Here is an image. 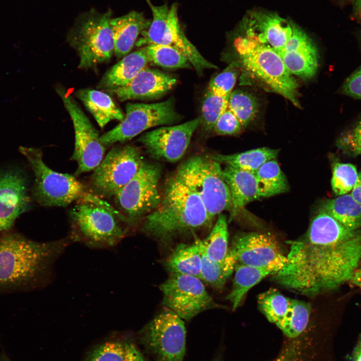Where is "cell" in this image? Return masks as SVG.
<instances>
[{"label": "cell", "instance_id": "obj_1", "mask_svg": "<svg viewBox=\"0 0 361 361\" xmlns=\"http://www.w3.org/2000/svg\"><path fill=\"white\" fill-rule=\"evenodd\" d=\"M71 240L39 242L17 233L0 236V291L34 289L44 285L52 266Z\"/></svg>", "mask_w": 361, "mask_h": 361}, {"label": "cell", "instance_id": "obj_2", "mask_svg": "<svg viewBox=\"0 0 361 361\" xmlns=\"http://www.w3.org/2000/svg\"><path fill=\"white\" fill-rule=\"evenodd\" d=\"M143 220L142 232L163 244L193 235L212 224L200 198L174 173L166 181L158 206Z\"/></svg>", "mask_w": 361, "mask_h": 361}, {"label": "cell", "instance_id": "obj_3", "mask_svg": "<svg viewBox=\"0 0 361 361\" xmlns=\"http://www.w3.org/2000/svg\"><path fill=\"white\" fill-rule=\"evenodd\" d=\"M70 214L71 241L91 248L113 247L127 233L124 224H127L121 214L94 194L88 193L77 201Z\"/></svg>", "mask_w": 361, "mask_h": 361}, {"label": "cell", "instance_id": "obj_4", "mask_svg": "<svg viewBox=\"0 0 361 361\" xmlns=\"http://www.w3.org/2000/svg\"><path fill=\"white\" fill-rule=\"evenodd\" d=\"M234 46L243 68L252 78L301 108L298 84L275 50L245 35L236 39Z\"/></svg>", "mask_w": 361, "mask_h": 361}, {"label": "cell", "instance_id": "obj_5", "mask_svg": "<svg viewBox=\"0 0 361 361\" xmlns=\"http://www.w3.org/2000/svg\"><path fill=\"white\" fill-rule=\"evenodd\" d=\"M220 164L208 156L196 155L182 162L174 173L199 196L212 222L232 208L230 191Z\"/></svg>", "mask_w": 361, "mask_h": 361}, {"label": "cell", "instance_id": "obj_6", "mask_svg": "<svg viewBox=\"0 0 361 361\" xmlns=\"http://www.w3.org/2000/svg\"><path fill=\"white\" fill-rule=\"evenodd\" d=\"M111 12L91 10L80 16L69 35L79 57L78 68L89 69L109 61L114 53Z\"/></svg>", "mask_w": 361, "mask_h": 361}, {"label": "cell", "instance_id": "obj_7", "mask_svg": "<svg viewBox=\"0 0 361 361\" xmlns=\"http://www.w3.org/2000/svg\"><path fill=\"white\" fill-rule=\"evenodd\" d=\"M19 150L34 172L35 179L32 194L40 205L65 207L88 193L84 185L74 176L49 167L43 160L40 149L21 146Z\"/></svg>", "mask_w": 361, "mask_h": 361}, {"label": "cell", "instance_id": "obj_8", "mask_svg": "<svg viewBox=\"0 0 361 361\" xmlns=\"http://www.w3.org/2000/svg\"><path fill=\"white\" fill-rule=\"evenodd\" d=\"M152 19L148 27L140 34L135 46L163 45L179 50L188 59L197 72L201 74L205 69L217 67L205 59L182 31L175 5L155 6L149 1Z\"/></svg>", "mask_w": 361, "mask_h": 361}, {"label": "cell", "instance_id": "obj_9", "mask_svg": "<svg viewBox=\"0 0 361 361\" xmlns=\"http://www.w3.org/2000/svg\"><path fill=\"white\" fill-rule=\"evenodd\" d=\"M159 167L143 161L135 175L114 196L120 213L128 225L143 219L159 205Z\"/></svg>", "mask_w": 361, "mask_h": 361}, {"label": "cell", "instance_id": "obj_10", "mask_svg": "<svg viewBox=\"0 0 361 361\" xmlns=\"http://www.w3.org/2000/svg\"><path fill=\"white\" fill-rule=\"evenodd\" d=\"M143 161L134 146L113 147L94 170L90 178L92 190L99 196L114 197L135 175Z\"/></svg>", "mask_w": 361, "mask_h": 361}, {"label": "cell", "instance_id": "obj_11", "mask_svg": "<svg viewBox=\"0 0 361 361\" xmlns=\"http://www.w3.org/2000/svg\"><path fill=\"white\" fill-rule=\"evenodd\" d=\"M123 119L100 137L102 144L110 145L130 140L145 130L158 125L171 124L178 119L173 101L145 104L128 103Z\"/></svg>", "mask_w": 361, "mask_h": 361}, {"label": "cell", "instance_id": "obj_12", "mask_svg": "<svg viewBox=\"0 0 361 361\" xmlns=\"http://www.w3.org/2000/svg\"><path fill=\"white\" fill-rule=\"evenodd\" d=\"M141 340L155 361H183L186 330L182 319L167 309L141 331Z\"/></svg>", "mask_w": 361, "mask_h": 361}, {"label": "cell", "instance_id": "obj_13", "mask_svg": "<svg viewBox=\"0 0 361 361\" xmlns=\"http://www.w3.org/2000/svg\"><path fill=\"white\" fill-rule=\"evenodd\" d=\"M162 304L182 319L189 320L198 314L219 306L208 293L199 278L170 273L159 286Z\"/></svg>", "mask_w": 361, "mask_h": 361}, {"label": "cell", "instance_id": "obj_14", "mask_svg": "<svg viewBox=\"0 0 361 361\" xmlns=\"http://www.w3.org/2000/svg\"><path fill=\"white\" fill-rule=\"evenodd\" d=\"M73 122L75 147L72 159L78 164L75 175L94 170L104 158L105 145L74 98L63 88L56 89Z\"/></svg>", "mask_w": 361, "mask_h": 361}, {"label": "cell", "instance_id": "obj_15", "mask_svg": "<svg viewBox=\"0 0 361 361\" xmlns=\"http://www.w3.org/2000/svg\"><path fill=\"white\" fill-rule=\"evenodd\" d=\"M229 251L236 263L273 270L276 273L287 262L277 240L269 233L244 232L236 234ZM275 273V274H276Z\"/></svg>", "mask_w": 361, "mask_h": 361}, {"label": "cell", "instance_id": "obj_16", "mask_svg": "<svg viewBox=\"0 0 361 361\" xmlns=\"http://www.w3.org/2000/svg\"><path fill=\"white\" fill-rule=\"evenodd\" d=\"M200 121L197 117L179 125L161 127L142 134L137 141L152 158L175 162L185 154Z\"/></svg>", "mask_w": 361, "mask_h": 361}, {"label": "cell", "instance_id": "obj_17", "mask_svg": "<svg viewBox=\"0 0 361 361\" xmlns=\"http://www.w3.org/2000/svg\"><path fill=\"white\" fill-rule=\"evenodd\" d=\"M28 185L20 167L0 169V236L8 232L17 218L31 208Z\"/></svg>", "mask_w": 361, "mask_h": 361}, {"label": "cell", "instance_id": "obj_18", "mask_svg": "<svg viewBox=\"0 0 361 361\" xmlns=\"http://www.w3.org/2000/svg\"><path fill=\"white\" fill-rule=\"evenodd\" d=\"M287 69L304 79L312 78L318 66V54L313 41L294 24L292 33L284 47L278 53Z\"/></svg>", "mask_w": 361, "mask_h": 361}, {"label": "cell", "instance_id": "obj_19", "mask_svg": "<svg viewBox=\"0 0 361 361\" xmlns=\"http://www.w3.org/2000/svg\"><path fill=\"white\" fill-rule=\"evenodd\" d=\"M293 23L276 14L261 11L250 12L243 21L245 35L279 52L292 33Z\"/></svg>", "mask_w": 361, "mask_h": 361}, {"label": "cell", "instance_id": "obj_20", "mask_svg": "<svg viewBox=\"0 0 361 361\" xmlns=\"http://www.w3.org/2000/svg\"><path fill=\"white\" fill-rule=\"evenodd\" d=\"M176 81L170 75L146 67L128 83L109 92L120 101L157 98L171 89Z\"/></svg>", "mask_w": 361, "mask_h": 361}, {"label": "cell", "instance_id": "obj_21", "mask_svg": "<svg viewBox=\"0 0 361 361\" xmlns=\"http://www.w3.org/2000/svg\"><path fill=\"white\" fill-rule=\"evenodd\" d=\"M222 171L231 195L232 208L229 219L231 221L247 204L261 198L255 173L229 165Z\"/></svg>", "mask_w": 361, "mask_h": 361}, {"label": "cell", "instance_id": "obj_22", "mask_svg": "<svg viewBox=\"0 0 361 361\" xmlns=\"http://www.w3.org/2000/svg\"><path fill=\"white\" fill-rule=\"evenodd\" d=\"M141 13L130 12L123 16L111 18L110 21L114 43V54L123 57L135 45L139 35L149 24Z\"/></svg>", "mask_w": 361, "mask_h": 361}, {"label": "cell", "instance_id": "obj_23", "mask_svg": "<svg viewBox=\"0 0 361 361\" xmlns=\"http://www.w3.org/2000/svg\"><path fill=\"white\" fill-rule=\"evenodd\" d=\"M149 62L145 47L126 55L103 76L98 87L110 91L131 81Z\"/></svg>", "mask_w": 361, "mask_h": 361}, {"label": "cell", "instance_id": "obj_24", "mask_svg": "<svg viewBox=\"0 0 361 361\" xmlns=\"http://www.w3.org/2000/svg\"><path fill=\"white\" fill-rule=\"evenodd\" d=\"M77 97L103 128L111 120L122 121L124 114L107 93L97 90L81 89L75 92Z\"/></svg>", "mask_w": 361, "mask_h": 361}, {"label": "cell", "instance_id": "obj_25", "mask_svg": "<svg viewBox=\"0 0 361 361\" xmlns=\"http://www.w3.org/2000/svg\"><path fill=\"white\" fill-rule=\"evenodd\" d=\"M202 263L201 240L191 244H177L165 261L164 266L170 273L194 276L200 279Z\"/></svg>", "mask_w": 361, "mask_h": 361}, {"label": "cell", "instance_id": "obj_26", "mask_svg": "<svg viewBox=\"0 0 361 361\" xmlns=\"http://www.w3.org/2000/svg\"><path fill=\"white\" fill-rule=\"evenodd\" d=\"M85 361H145L136 346L129 340L113 338L90 351Z\"/></svg>", "mask_w": 361, "mask_h": 361}, {"label": "cell", "instance_id": "obj_27", "mask_svg": "<svg viewBox=\"0 0 361 361\" xmlns=\"http://www.w3.org/2000/svg\"><path fill=\"white\" fill-rule=\"evenodd\" d=\"M232 288L226 298L231 303L233 310L240 305L248 291L266 277L274 275L273 270L258 268L236 263Z\"/></svg>", "mask_w": 361, "mask_h": 361}, {"label": "cell", "instance_id": "obj_28", "mask_svg": "<svg viewBox=\"0 0 361 361\" xmlns=\"http://www.w3.org/2000/svg\"><path fill=\"white\" fill-rule=\"evenodd\" d=\"M279 150L261 147L232 154H215L208 155L219 163L255 173L266 162L276 159Z\"/></svg>", "mask_w": 361, "mask_h": 361}, {"label": "cell", "instance_id": "obj_29", "mask_svg": "<svg viewBox=\"0 0 361 361\" xmlns=\"http://www.w3.org/2000/svg\"><path fill=\"white\" fill-rule=\"evenodd\" d=\"M321 209L349 229H361V204L350 194L327 201Z\"/></svg>", "mask_w": 361, "mask_h": 361}, {"label": "cell", "instance_id": "obj_30", "mask_svg": "<svg viewBox=\"0 0 361 361\" xmlns=\"http://www.w3.org/2000/svg\"><path fill=\"white\" fill-rule=\"evenodd\" d=\"M255 174L261 198L270 197L289 190L286 177L276 159L264 163Z\"/></svg>", "mask_w": 361, "mask_h": 361}, {"label": "cell", "instance_id": "obj_31", "mask_svg": "<svg viewBox=\"0 0 361 361\" xmlns=\"http://www.w3.org/2000/svg\"><path fill=\"white\" fill-rule=\"evenodd\" d=\"M236 263L229 250L226 257L219 261L210 260L202 250L200 279L216 289H221L233 273Z\"/></svg>", "mask_w": 361, "mask_h": 361}, {"label": "cell", "instance_id": "obj_32", "mask_svg": "<svg viewBox=\"0 0 361 361\" xmlns=\"http://www.w3.org/2000/svg\"><path fill=\"white\" fill-rule=\"evenodd\" d=\"M229 232L226 216L220 214L208 236L201 240L202 252L210 260L219 261L228 254Z\"/></svg>", "mask_w": 361, "mask_h": 361}, {"label": "cell", "instance_id": "obj_33", "mask_svg": "<svg viewBox=\"0 0 361 361\" xmlns=\"http://www.w3.org/2000/svg\"><path fill=\"white\" fill-rule=\"evenodd\" d=\"M291 298L283 295L275 288L260 293L257 298L259 309L271 323L279 327L288 311Z\"/></svg>", "mask_w": 361, "mask_h": 361}, {"label": "cell", "instance_id": "obj_34", "mask_svg": "<svg viewBox=\"0 0 361 361\" xmlns=\"http://www.w3.org/2000/svg\"><path fill=\"white\" fill-rule=\"evenodd\" d=\"M311 311L309 303L291 299L287 315L278 328L286 336L296 338L306 328Z\"/></svg>", "mask_w": 361, "mask_h": 361}, {"label": "cell", "instance_id": "obj_35", "mask_svg": "<svg viewBox=\"0 0 361 361\" xmlns=\"http://www.w3.org/2000/svg\"><path fill=\"white\" fill-rule=\"evenodd\" d=\"M149 62L167 68H190L192 65L177 49L163 45L144 46Z\"/></svg>", "mask_w": 361, "mask_h": 361}, {"label": "cell", "instance_id": "obj_36", "mask_svg": "<svg viewBox=\"0 0 361 361\" xmlns=\"http://www.w3.org/2000/svg\"><path fill=\"white\" fill-rule=\"evenodd\" d=\"M228 108L245 127L256 117L259 106L253 95L243 90H236L230 96Z\"/></svg>", "mask_w": 361, "mask_h": 361}, {"label": "cell", "instance_id": "obj_37", "mask_svg": "<svg viewBox=\"0 0 361 361\" xmlns=\"http://www.w3.org/2000/svg\"><path fill=\"white\" fill-rule=\"evenodd\" d=\"M230 96H221L207 90L202 103L200 121L205 130L214 129L218 119L228 108Z\"/></svg>", "mask_w": 361, "mask_h": 361}, {"label": "cell", "instance_id": "obj_38", "mask_svg": "<svg viewBox=\"0 0 361 361\" xmlns=\"http://www.w3.org/2000/svg\"><path fill=\"white\" fill-rule=\"evenodd\" d=\"M358 172L355 166L351 163L337 162L333 166L331 185L332 191L337 196L347 194L354 186Z\"/></svg>", "mask_w": 361, "mask_h": 361}, {"label": "cell", "instance_id": "obj_39", "mask_svg": "<svg viewBox=\"0 0 361 361\" xmlns=\"http://www.w3.org/2000/svg\"><path fill=\"white\" fill-rule=\"evenodd\" d=\"M337 146L345 154L361 155V119L341 135L337 141Z\"/></svg>", "mask_w": 361, "mask_h": 361}, {"label": "cell", "instance_id": "obj_40", "mask_svg": "<svg viewBox=\"0 0 361 361\" xmlns=\"http://www.w3.org/2000/svg\"><path fill=\"white\" fill-rule=\"evenodd\" d=\"M237 71L227 68L212 78L209 83L208 91L219 96H230L236 82Z\"/></svg>", "mask_w": 361, "mask_h": 361}, {"label": "cell", "instance_id": "obj_41", "mask_svg": "<svg viewBox=\"0 0 361 361\" xmlns=\"http://www.w3.org/2000/svg\"><path fill=\"white\" fill-rule=\"evenodd\" d=\"M242 128L237 117L227 108L218 119L213 130L219 135H230L239 133Z\"/></svg>", "mask_w": 361, "mask_h": 361}, {"label": "cell", "instance_id": "obj_42", "mask_svg": "<svg viewBox=\"0 0 361 361\" xmlns=\"http://www.w3.org/2000/svg\"><path fill=\"white\" fill-rule=\"evenodd\" d=\"M273 361H309L305 341H292Z\"/></svg>", "mask_w": 361, "mask_h": 361}, {"label": "cell", "instance_id": "obj_43", "mask_svg": "<svg viewBox=\"0 0 361 361\" xmlns=\"http://www.w3.org/2000/svg\"><path fill=\"white\" fill-rule=\"evenodd\" d=\"M342 91L348 96L361 98V67L346 80L342 86Z\"/></svg>", "mask_w": 361, "mask_h": 361}, {"label": "cell", "instance_id": "obj_44", "mask_svg": "<svg viewBox=\"0 0 361 361\" xmlns=\"http://www.w3.org/2000/svg\"><path fill=\"white\" fill-rule=\"evenodd\" d=\"M350 195L356 202L361 204V170L358 172L356 182Z\"/></svg>", "mask_w": 361, "mask_h": 361}, {"label": "cell", "instance_id": "obj_45", "mask_svg": "<svg viewBox=\"0 0 361 361\" xmlns=\"http://www.w3.org/2000/svg\"><path fill=\"white\" fill-rule=\"evenodd\" d=\"M349 281L351 285L361 290V264L354 271Z\"/></svg>", "mask_w": 361, "mask_h": 361}, {"label": "cell", "instance_id": "obj_46", "mask_svg": "<svg viewBox=\"0 0 361 361\" xmlns=\"http://www.w3.org/2000/svg\"><path fill=\"white\" fill-rule=\"evenodd\" d=\"M353 353V361H361V338L354 347Z\"/></svg>", "mask_w": 361, "mask_h": 361}, {"label": "cell", "instance_id": "obj_47", "mask_svg": "<svg viewBox=\"0 0 361 361\" xmlns=\"http://www.w3.org/2000/svg\"><path fill=\"white\" fill-rule=\"evenodd\" d=\"M361 6V0H354V9L357 12Z\"/></svg>", "mask_w": 361, "mask_h": 361}, {"label": "cell", "instance_id": "obj_48", "mask_svg": "<svg viewBox=\"0 0 361 361\" xmlns=\"http://www.w3.org/2000/svg\"><path fill=\"white\" fill-rule=\"evenodd\" d=\"M0 361H12L4 353H0Z\"/></svg>", "mask_w": 361, "mask_h": 361}, {"label": "cell", "instance_id": "obj_49", "mask_svg": "<svg viewBox=\"0 0 361 361\" xmlns=\"http://www.w3.org/2000/svg\"><path fill=\"white\" fill-rule=\"evenodd\" d=\"M357 13L358 16H359V17L361 18V6H360L359 10L357 12Z\"/></svg>", "mask_w": 361, "mask_h": 361}]
</instances>
